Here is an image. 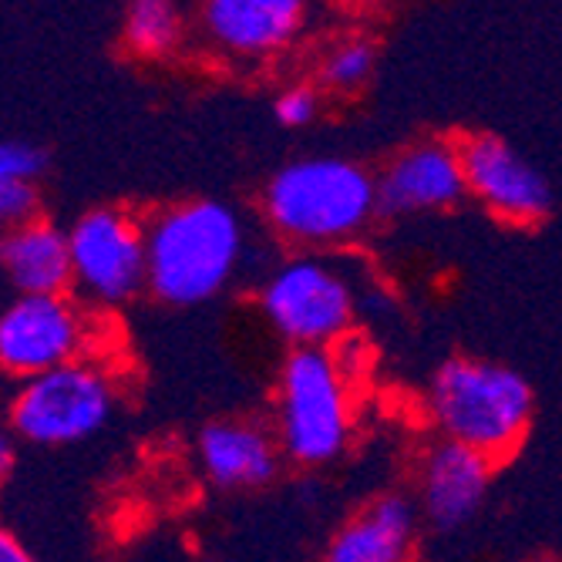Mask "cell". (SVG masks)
Here are the masks:
<instances>
[{"mask_svg":"<svg viewBox=\"0 0 562 562\" xmlns=\"http://www.w3.org/2000/svg\"><path fill=\"white\" fill-rule=\"evenodd\" d=\"M0 270L18 296H44L71 290L68 233L44 216L0 236Z\"/></svg>","mask_w":562,"mask_h":562,"instance_id":"obj_15","label":"cell"},{"mask_svg":"<svg viewBox=\"0 0 562 562\" xmlns=\"http://www.w3.org/2000/svg\"><path fill=\"white\" fill-rule=\"evenodd\" d=\"M311 14V0H202V34L229 58L257 61L290 47Z\"/></svg>","mask_w":562,"mask_h":562,"instance_id":"obj_11","label":"cell"},{"mask_svg":"<svg viewBox=\"0 0 562 562\" xmlns=\"http://www.w3.org/2000/svg\"><path fill=\"white\" fill-rule=\"evenodd\" d=\"M0 562H41L8 526H0Z\"/></svg>","mask_w":562,"mask_h":562,"instance_id":"obj_21","label":"cell"},{"mask_svg":"<svg viewBox=\"0 0 562 562\" xmlns=\"http://www.w3.org/2000/svg\"><path fill=\"white\" fill-rule=\"evenodd\" d=\"M353 431V381L321 347H293L277 381V445L296 465H330Z\"/></svg>","mask_w":562,"mask_h":562,"instance_id":"obj_4","label":"cell"},{"mask_svg":"<svg viewBox=\"0 0 562 562\" xmlns=\"http://www.w3.org/2000/svg\"><path fill=\"white\" fill-rule=\"evenodd\" d=\"M458 162H462L465 195L508 226H539L552 216V186L549 179L492 132L458 138Z\"/></svg>","mask_w":562,"mask_h":562,"instance_id":"obj_9","label":"cell"},{"mask_svg":"<svg viewBox=\"0 0 562 562\" xmlns=\"http://www.w3.org/2000/svg\"><path fill=\"white\" fill-rule=\"evenodd\" d=\"M186 37V21L179 0H128L122 44L128 55L142 61H166L172 58Z\"/></svg>","mask_w":562,"mask_h":562,"instance_id":"obj_16","label":"cell"},{"mask_svg":"<svg viewBox=\"0 0 562 562\" xmlns=\"http://www.w3.org/2000/svg\"><path fill=\"white\" fill-rule=\"evenodd\" d=\"M65 233L71 290L85 306L115 311L145 290V229L138 216L122 206H98Z\"/></svg>","mask_w":562,"mask_h":562,"instance_id":"obj_8","label":"cell"},{"mask_svg":"<svg viewBox=\"0 0 562 562\" xmlns=\"http://www.w3.org/2000/svg\"><path fill=\"white\" fill-rule=\"evenodd\" d=\"M41 216L37 182H0V236Z\"/></svg>","mask_w":562,"mask_h":562,"instance_id":"obj_18","label":"cell"},{"mask_svg":"<svg viewBox=\"0 0 562 562\" xmlns=\"http://www.w3.org/2000/svg\"><path fill=\"white\" fill-rule=\"evenodd\" d=\"M270 229L300 249H334L353 243L378 216L374 176L350 159H293L263 189Z\"/></svg>","mask_w":562,"mask_h":562,"instance_id":"obj_3","label":"cell"},{"mask_svg":"<svg viewBox=\"0 0 562 562\" xmlns=\"http://www.w3.org/2000/svg\"><path fill=\"white\" fill-rule=\"evenodd\" d=\"M378 216H418L445 213L465 199L462 162L451 138H422L401 148L374 176Z\"/></svg>","mask_w":562,"mask_h":562,"instance_id":"obj_10","label":"cell"},{"mask_svg":"<svg viewBox=\"0 0 562 562\" xmlns=\"http://www.w3.org/2000/svg\"><path fill=\"white\" fill-rule=\"evenodd\" d=\"M98 321L71 293L18 296L0 311V374L27 381L81 357H98Z\"/></svg>","mask_w":562,"mask_h":562,"instance_id":"obj_7","label":"cell"},{"mask_svg":"<svg viewBox=\"0 0 562 562\" xmlns=\"http://www.w3.org/2000/svg\"><path fill=\"white\" fill-rule=\"evenodd\" d=\"M47 156L27 142H0V182H37Z\"/></svg>","mask_w":562,"mask_h":562,"instance_id":"obj_19","label":"cell"},{"mask_svg":"<svg viewBox=\"0 0 562 562\" xmlns=\"http://www.w3.org/2000/svg\"><path fill=\"white\" fill-rule=\"evenodd\" d=\"M321 112V98H317V88L311 85H290L286 91L277 94V105H273V115L280 125L286 128H303L311 125Z\"/></svg>","mask_w":562,"mask_h":562,"instance_id":"obj_20","label":"cell"},{"mask_svg":"<svg viewBox=\"0 0 562 562\" xmlns=\"http://www.w3.org/2000/svg\"><path fill=\"white\" fill-rule=\"evenodd\" d=\"M145 229V290L169 306H199L220 296L246 252V233L233 206L189 199L162 206Z\"/></svg>","mask_w":562,"mask_h":562,"instance_id":"obj_1","label":"cell"},{"mask_svg":"<svg viewBox=\"0 0 562 562\" xmlns=\"http://www.w3.org/2000/svg\"><path fill=\"white\" fill-rule=\"evenodd\" d=\"M495 465L479 451L435 441L418 465V513L435 529H458L479 516V508L492 488Z\"/></svg>","mask_w":562,"mask_h":562,"instance_id":"obj_12","label":"cell"},{"mask_svg":"<svg viewBox=\"0 0 562 562\" xmlns=\"http://www.w3.org/2000/svg\"><path fill=\"white\" fill-rule=\"evenodd\" d=\"M374 75V44L364 37H350L330 47L321 61V85L334 94H357Z\"/></svg>","mask_w":562,"mask_h":562,"instance_id":"obj_17","label":"cell"},{"mask_svg":"<svg viewBox=\"0 0 562 562\" xmlns=\"http://www.w3.org/2000/svg\"><path fill=\"white\" fill-rule=\"evenodd\" d=\"M257 300L267 324L293 347H334L357 314L353 283L321 252H296L273 267Z\"/></svg>","mask_w":562,"mask_h":562,"instance_id":"obj_6","label":"cell"},{"mask_svg":"<svg viewBox=\"0 0 562 562\" xmlns=\"http://www.w3.org/2000/svg\"><path fill=\"white\" fill-rule=\"evenodd\" d=\"M115 407V371L101 357H81L18 384L11 431L41 448H68L94 438L112 422Z\"/></svg>","mask_w":562,"mask_h":562,"instance_id":"obj_5","label":"cell"},{"mask_svg":"<svg viewBox=\"0 0 562 562\" xmlns=\"http://www.w3.org/2000/svg\"><path fill=\"white\" fill-rule=\"evenodd\" d=\"M425 407L445 441L465 445L498 465L526 441L536 394L516 368L482 357H448L431 374Z\"/></svg>","mask_w":562,"mask_h":562,"instance_id":"obj_2","label":"cell"},{"mask_svg":"<svg viewBox=\"0 0 562 562\" xmlns=\"http://www.w3.org/2000/svg\"><path fill=\"white\" fill-rule=\"evenodd\" d=\"M11 469H14V438H11V431L0 428V485L8 482Z\"/></svg>","mask_w":562,"mask_h":562,"instance_id":"obj_22","label":"cell"},{"mask_svg":"<svg viewBox=\"0 0 562 562\" xmlns=\"http://www.w3.org/2000/svg\"><path fill=\"white\" fill-rule=\"evenodd\" d=\"M199 462L216 488H263L280 472V445L260 422H213L199 435Z\"/></svg>","mask_w":562,"mask_h":562,"instance_id":"obj_13","label":"cell"},{"mask_svg":"<svg viewBox=\"0 0 562 562\" xmlns=\"http://www.w3.org/2000/svg\"><path fill=\"white\" fill-rule=\"evenodd\" d=\"M418 539V505L387 492L347 519L324 552V562H407Z\"/></svg>","mask_w":562,"mask_h":562,"instance_id":"obj_14","label":"cell"}]
</instances>
